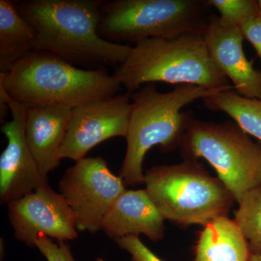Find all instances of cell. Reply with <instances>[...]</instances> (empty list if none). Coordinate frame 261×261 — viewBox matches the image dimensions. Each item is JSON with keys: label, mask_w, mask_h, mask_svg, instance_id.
Wrapping results in <instances>:
<instances>
[{"label": "cell", "mask_w": 261, "mask_h": 261, "mask_svg": "<svg viewBox=\"0 0 261 261\" xmlns=\"http://www.w3.org/2000/svg\"><path fill=\"white\" fill-rule=\"evenodd\" d=\"M103 0H25L15 7L36 31L33 50L74 65H121L130 46L103 39L98 29Z\"/></svg>", "instance_id": "obj_1"}, {"label": "cell", "mask_w": 261, "mask_h": 261, "mask_svg": "<svg viewBox=\"0 0 261 261\" xmlns=\"http://www.w3.org/2000/svg\"><path fill=\"white\" fill-rule=\"evenodd\" d=\"M198 86L181 84L168 92H159L154 84L142 86L130 93V112L127 148L119 176L125 186L135 187L145 184L144 159L154 146L168 152L181 145L191 113L181 109L197 99L217 93Z\"/></svg>", "instance_id": "obj_2"}, {"label": "cell", "mask_w": 261, "mask_h": 261, "mask_svg": "<svg viewBox=\"0 0 261 261\" xmlns=\"http://www.w3.org/2000/svg\"><path fill=\"white\" fill-rule=\"evenodd\" d=\"M0 82L15 102L27 108L61 104L74 108L116 95L121 84L104 69L84 70L46 51L32 50Z\"/></svg>", "instance_id": "obj_3"}, {"label": "cell", "mask_w": 261, "mask_h": 261, "mask_svg": "<svg viewBox=\"0 0 261 261\" xmlns=\"http://www.w3.org/2000/svg\"><path fill=\"white\" fill-rule=\"evenodd\" d=\"M113 75L128 93L155 82L208 90L233 88L211 59L203 37L197 34L139 41Z\"/></svg>", "instance_id": "obj_4"}, {"label": "cell", "mask_w": 261, "mask_h": 261, "mask_svg": "<svg viewBox=\"0 0 261 261\" xmlns=\"http://www.w3.org/2000/svg\"><path fill=\"white\" fill-rule=\"evenodd\" d=\"M145 177L146 191L165 220L182 226H204L227 216L236 202L223 182L194 160L153 166Z\"/></svg>", "instance_id": "obj_5"}, {"label": "cell", "mask_w": 261, "mask_h": 261, "mask_svg": "<svg viewBox=\"0 0 261 261\" xmlns=\"http://www.w3.org/2000/svg\"><path fill=\"white\" fill-rule=\"evenodd\" d=\"M207 0H113L101 7L99 35L109 42L203 35L212 15Z\"/></svg>", "instance_id": "obj_6"}, {"label": "cell", "mask_w": 261, "mask_h": 261, "mask_svg": "<svg viewBox=\"0 0 261 261\" xmlns=\"http://www.w3.org/2000/svg\"><path fill=\"white\" fill-rule=\"evenodd\" d=\"M179 147L185 160L210 163L238 203L247 192L261 187V145L232 121L192 117Z\"/></svg>", "instance_id": "obj_7"}, {"label": "cell", "mask_w": 261, "mask_h": 261, "mask_svg": "<svg viewBox=\"0 0 261 261\" xmlns=\"http://www.w3.org/2000/svg\"><path fill=\"white\" fill-rule=\"evenodd\" d=\"M124 182L111 172L103 158H85L67 169L59 184L74 214L79 231L97 232L105 216L126 190Z\"/></svg>", "instance_id": "obj_8"}, {"label": "cell", "mask_w": 261, "mask_h": 261, "mask_svg": "<svg viewBox=\"0 0 261 261\" xmlns=\"http://www.w3.org/2000/svg\"><path fill=\"white\" fill-rule=\"evenodd\" d=\"M130 93L84 103L72 110V116L61 148V159L75 162L85 159L95 146L113 137L128 134Z\"/></svg>", "instance_id": "obj_9"}, {"label": "cell", "mask_w": 261, "mask_h": 261, "mask_svg": "<svg viewBox=\"0 0 261 261\" xmlns=\"http://www.w3.org/2000/svg\"><path fill=\"white\" fill-rule=\"evenodd\" d=\"M15 238L30 247L43 234L58 242L78 238L74 214L64 197L47 184L8 204Z\"/></svg>", "instance_id": "obj_10"}, {"label": "cell", "mask_w": 261, "mask_h": 261, "mask_svg": "<svg viewBox=\"0 0 261 261\" xmlns=\"http://www.w3.org/2000/svg\"><path fill=\"white\" fill-rule=\"evenodd\" d=\"M0 99L8 105L13 116L1 127L8 145L0 156V201L8 205L47 184V177L41 173L25 138L27 108L8 93L1 94Z\"/></svg>", "instance_id": "obj_11"}, {"label": "cell", "mask_w": 261, "mask_h": 261, "mask_svg": "<svg viewBox=\"0 0 261 261\" xmlns=\"http://www.w3.org/2000/svg\"><path fill=\"white\" fill-rule=\"evenodd\" d=\"M202 37L214 64L233 84L236 92L243 97L261 99V71L245 56V38L240 27L212 15Z\"/></svg>", "instance_id": "obj_12"}, {"label": "cell", "mask_w": 261, "mask_h": 261, "mask_svg": "<svg viewBox=\"0 0 261 261\" xmlns=\"http://www.w3.org/2000/svg\"><path fill=\"white\" fill-rule=\"evenodd\" d=\"M73 108L61 104L27 108L25 135L43 176L56 169L61 161V148Z\"/></svg>", "instance_id": "obj_13"}, {"label": "cell", "mask_w": 261, "mask_h": 261, "mask_svg": "<svg viewBox=\"0 0 261 261\" xmlns=\"http://www.w3.org/2000/svg\"><path fill=\"white\" fill-rule=\"evenodd\" d=\"M164 221L146 190H126L105 216L101 229L115 241L142 233L159 242L164 237Z\"/></svg>", "instance_id": "obj_14"}, {"label": "cell", "mask_w": 261, "mask_h": 261, "mask_svg": "<svg viewBox=\"0 0 261 261\" xmlns=\"http://www.w3.org/2000/svg\"><path fill=\"white\" fill-rule=\"evenodd\" d=\"M202 226L194 261H250V247L234 219L220 216Z\"/></svg>", "instance_id": "obj_15"}, {"label": "cell", "mask_w": 261, "mask_h": 261, "mask_svg": "<svg viewBox=\"0 0 261 261\" xmlns=\"http://www.w3.org/2000/svg\"><path fill=\"white\" fill-rule=\"evenodd\" d=\"M36 31L20 15L15 2L0 0V73L9 72L33 50Z\"/></svg>", "instance_id": "obj_16"}, {"label": "cell", "mask_w": 261, "mask_h": 261, "mask_svg": "<svg viewBox=\"0 0 261 261\" xmlns=\"http://www.w3.org/2000/svg\"><path fill=\"white\" fill-rule=\"evenodd\" d=\"M202 100L207 109L226 113L243 132L261 143V99L243 97L231 88Z\"/></svg>", "instance_id": "obj_17"}, {"label": "cell", "mask_w": 261, "mask_h": 261, "mask_svg": "<svg viewBox=\"0 0 261 261\" xmlns=\"http://www.w3.org/2000/svg\"><path fill=\"white\" fill-rule=\"evenodd\" d=\"M238 205L235 221L246 238L252 255L261 256V187L247 192Z\"/></svg>", "instance_id": "obj_18"}, {"label": "cell", "mask_w": 261, "mask_h": 261, "mask_svg": "<svg viewBox=\"0 0 261 261\" xmlns=\"http://www.w3.org/2000/svg\"><path fill=\"white\" fill-rule=\"evenodd\" d=\"M211 8L220 13L224 23L240 27L247 19L260 15L257 1L255 0H207Z\"/></svg>", "instance_id": "obj_19"}, {"label": "cell", "mask_w": 261, "mask_h": 261, "mask_svg": "<svg viewBox=\"0 0 261 261\" xmlns=\"http://www.w3.org/2000/svg\"><path fill=\"white\" fill-rule=\"evenodd\" d=\"M35 247L47 261H75L69 245L65 242L54 243L45 235H39L34 241Z\"/></svg>", "instance_id": "obj_20"}, {"label": "cell", "mask_w": 261, "mask_h": 261, "mask_svg": "<svg viewBox=\"0 0 261 261\" xmlns=\"http://www.w3.org/2000/svg\"><path fill=\"white\" fill-rule=\"evenodd\" d=\"M115 242L120 248L126 250L130 254L132 261H163L141 241L139 236L125 237Z\"/></svg>", "instance_id": "obj_21"}, {"label": "cell", "mask_w": 261, "mask_h": 261, "mask_svg": "<svg viewBox=\"0 0 261 261\" xmlns=\"http://www.w3.org/2000/svg\"><path fill=\"white\" fill-rule=\"evenodd\" d=\"M243 37L253 46L261 60V15L247 19L240 27Z\"/></svg>", "instance_id": "obj_22"}, {"label": "cell", "mask_w": 261, "mask_h": 261, "mask_svg": "<svg viewBox=\"0 0 261 261\" xmlns=\"http://www.w3.org/2000/svg\"><path fill=\"white\" fill-rule=\"evenodd\" d=\"M250 261H261V256L260 255H252Z\"/></svg>", "instance_id": "obj_23"}, {"label": "cell", "mask_w": 261, "mask_h": 261, "mask_svg": "<svg viewBox=\"0 0 261 261\" xmlns=\"http://www.w3.org/2000/svg\"><path fill=\"white\" fill-rule=\"evenodd\" d=\"M257 4H258L259 11H260V14L261 15V0H257Z\"/></svg>", "instance_id": "obj_24"}, {"label": "cell", "mask_w": 261, "mask_h": 261, "mask_svg": "<svg viewBox=\"0 0 261 261\" xmlns=\"http://www.w3.org/2000/svg\"><path fill=\"white\" fill-rule=\"evenodd\" d=\"M97 261H104L102 258H97Z\"/></svg>", "instance_id": "obj_25"}]
</instances>
